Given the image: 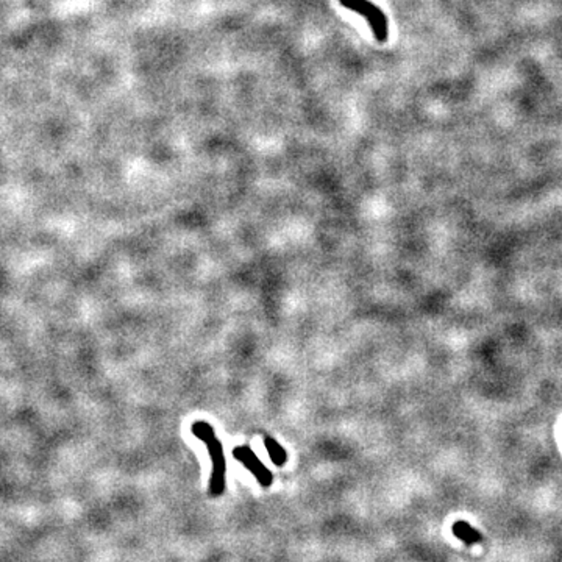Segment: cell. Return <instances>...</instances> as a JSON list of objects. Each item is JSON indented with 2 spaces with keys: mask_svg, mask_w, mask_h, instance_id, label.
<instances>
[{
  "mask_svg": "<svg viewBox=\"0 0 562 562\" xmlns=\"http://www.w3.org/2000/svg\"><path fill=\"white\" fill-rule=\"evenodd\" d=\"M264 446H266V450H267V453H269V456H271L274 464L283 466L284 463H286V459H288L286 451H284V448L275 439L269 438V436H266Z\"/></svg>",
  "mask_w": 562,
  "mask_h": 562,
  "instance_id": "5b68a950",
  "label": "cell"
},
{
  "mask_svg": "<svg viewBox=\"0 0 562 562\" xmlns=\"http://www.w3.org/2000/svg\"><path fill=\"white\" fill-rule=\"evenodd\" d=\"M451 531L455 534V538H458L463 543L468 545V547H472V545L480 543L483 541L481 533L475 530V528L468 522H466V520H458V522H455Z\"/></svg>",
  "mask_w": 562,
  "mask_h": 562,
  "instance_id": "277c9868",
  "label": "cell"
},
{
  "mask_svg": "<svg viewBox=\"0 0 562 562\" xmlns=\"http://www.w3.org/2000/svg\"><path fill=\"white\" fill-rule=\"evenodd\" d=\"M339 4L342 6H346L347 10L364 16L368 25H371L375 38L378 39L380 43L388 41V35H389L388 19H386L384 13L378 6L373 5L372 2H368V0H339Z\"/></svg>",
  "mask_w": 562,
  "mask_h": 562,
  "instance_id": "7a4b0ae2",
  "label": "cell"
},
{
  "mask_svg": "<svg viewBox=\"0 0 562 562\" xmlns=\"http://www.w3.org/2000/svg\"><path fill=\"white\" fill-rule=\"evenodd\" d=\"M191 430L197 439L205 443L209 458H211L213 471L211 478H209V495H211V497H221L225 492L226 486V461L222 442L216 436L214 428L208 422H196Z\"/></svg>",
  "mask_w": 562,
  "mask_h": 562,
  "instance_id": "6da1fadb",
  "label": "cell"
},
{
  "mask_svg": "<svg viewBox=\"0 0 562 562\" xmlns=\"http://www.w3.org/2000/svg\"><path fill=\"white\" fill-rule=\"evenodd\" d=\"M233 456H234V459H238L249 472H251V475L256 478V481L261 484L263 488H271L274 476H272L269 468H267L261 463V461H259V458L255 455L254 450L246 447V446H241V447H236L233 450Z\"/></svg>",
  "mask_w": 562,
  "mask_h": 562,
  "instance_id": "3957f363",
  "label": "cell"
}]
</instances>
